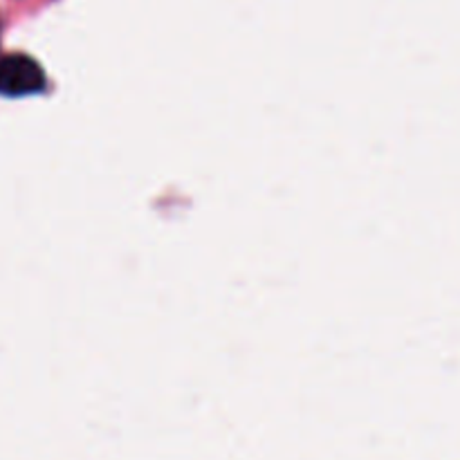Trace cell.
Instances as JSON below:
<instances>
[{"label": "cell", "instance_id": "6da1fadb", "mask_svg": "<svg viewBox=\"0 0 460 460\" xmlns=\"http://www.w3.org/2000/svg\"><path fill=\"white\" fill-rule=\"evenodd\" d=\"M45 88V75L34 58L25 54H9L0 58V94L25 97Z\"/></svg>", "mask_w": 460, "mask_h": 460}]
</instances>
